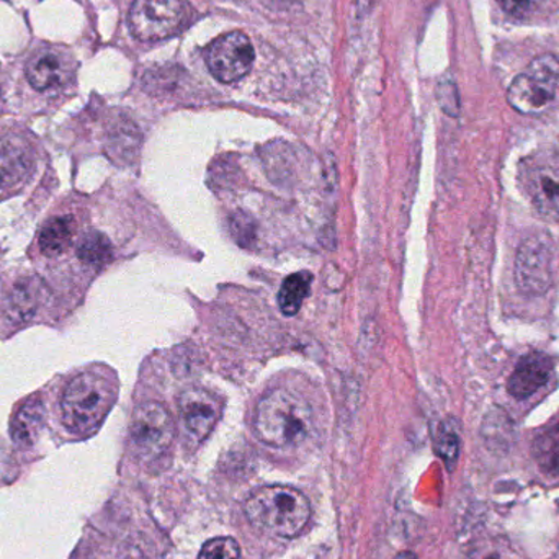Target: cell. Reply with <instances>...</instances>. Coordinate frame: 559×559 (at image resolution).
Returning a JSON list of instances; mask_svg holds the SVG:
<instances>
[{
	"mask_svg": "<svg viewBox=\"0 0 559 559\" xmlns=\"http://www.w3.org/2000/svg\"><path fill=\"white\" fill-rule=\"evenodd\" d=\"M311 429V406L296 391L275 388L259 401L254 430L269 447L292 449L305 442Z\"/></svg>",
	"mask_w": 559,
	"mask_h": 559,
	"instance_id": "obj_1",
	"label": "cell"
},
{
	"mask_svg": "<svg viewBox=\"0 0 559 559\" xmlns=\"http://www.w3.org/2000/svg\"><path fill=\"white\" fill-rule=\"evenodd\" d=\"M554 371L555 364L550 355L544 352H532L525 355L515 367L509 380V393L515 400H527L550 383Z\"/></svg>",
	"mask_w": 559,
	"mask_h": 559,
	"instance_id": "obj_10",
	"label": "cell"
},
{
	"mask_svg": "<svg viewBox=\"0 0 559 559\" xmlns=\"http://www.w3.org/2000/svg\"><path fill=\"white\" fill-rule=\"evenodd\" d=\"M74 226L69 218H55L45 226L39 236V249L48 258H58L71 246Z\"/></svg>",
	"mask_w": 559,
	"mask_h": 559,
	"instance_id": "obj_17",
	"label": "cell"
},
{
	"mask_svg": "<svg viewBox=\"0 0 559 559\" xmlns=\"http://www.w3.org/2000/svg\"><path fill=\"white\" fill-rule=\"evenodd\" d=\"M117 388L102 371H84L66 388L62 396V423L78 436H88L104 423L114 406Z\"/></svg>",
	"mask_w": 559,
	"mask_h": 559,
	"instance_id": "obj_3",
	"label": "cell"
},
{
	"mask_svg": "<svg viewBox=\"0 0 559 559\" xmlns=\"http://www.w3.org/2000/svg\"><path fill=\"white\" fill-rule=\"evenodd\" d=\"M35 293L36 288H33L32 283H23L19 289L13 292L12 311L19 312L22 318H26V316L32 314V312L35 311V306H33V301H35Z\"/></svg>",
	"mask_w": 559,
	"mask_h": 559,
	"instance_id": "obj_21",
	"label": "cell"
},
{
	"mask_svg": "<svg viewBox=\"0 0 559 559\" xmlns=\"http://www.w3.org/2000/svg\"><path fill=\"white\" fill-rule=\"evenodd\" d=\"M436 450L447 468L453 472L460 455L459 423L453 419L443 420L436 436Z\"/></svg>",
	"mask_w": 559,
	"mask_h": 559,
	"instance_id": "obj_18",
	"label": "cell"
},
{
	"mask_svg": "<svg viewBox=\"0 0 559 559\" xmlns=\"http://www.w3.org/2000/svg\"><path fill=\"white\" fill-rule=\"evenodd\" d=\"M558 85V59L554 55L538 56L512 81L508 91V102L519 114H540L557 97Z\"/></svg>",
	"mask_w": 559,
	"mask_h": 559,
	"instance_id": "obj_4",
	"label": "cell"
},
{
	"mask_svg": "<svg viewBox=\"0 0 559 559\" xmlns=\"http://www.w3.org/2000/svg\"><path fill=\"white\" fill-rule=\"evenodd\" d=\"M312 275L309 272H298L289 275L283 282L278 293V306L285 316L298 314L311 289Z\"/></svg>",
	"mask_w": 559,
	"mask_h": 559,
	"instance_id": "obj_16",
	"label": "cell"
},
{
	"mask_svg": "<svg viewBox=\"0 0 559 559\" xmlns=\"http://www.w3.org/2000/svg\"><path fill=\"white\" fill-rule=\"evenodd\" d=\"M489 559H499V558H489Z\"/></svg>",
	"mask_w": 559,
	"mask_h": 559,
	"instance_id": "obj_24",
	"label": "cell"
},
{
	"mask_svg": "<svg viewBox=\"0 0 559 559\" xmlns=\"http://www.w3.org/2000/svg\"><path fill=\"white\" fill-rule=\"evenodd\" d=\"M32 150L22 138L0 140V189H9L25 179L32 169Z\"/></svg>",
	"mask_w": 559,
	"mask_h": 559,
	"instance_id": "obj_12",
	"label": "cell"
},
{
	"mask_svg": "<svg viewBox=\"0 0 559 559\" xmlns=\"http://www.w3.org/2000/svg\"><path fill=\"white\" fill-rule=\"evenodd\" d=\"M249 522L265 534L293 538L311 518L308 498L292 486H267L246 502Z\"/></svg>",
	"mask_w": 559,
	"mask_h": 559,
	"instance_id": "obj_2",
	"label": "cell"
},
{
	"mask_svg": "<svg viewBox=\"0 0 559 559\" xmlns=\"http://www.w3.org/2000/svg\"><path fill=\"white\" fill-rule=\"evenodd\" d=\"M189 19L183 0H136L131 5L128 25L140 41H160L176 35Z\"/></svg>",
	"mask_w": 559,
	"mask_h": 559,
	"instance_id": "obj_6",
	"label": "cell"
},
{
	"mask_svg": "<svg viewBox=\"0 0 559 559\" xmlns=\"http://www.w3.org/2000/svg\"><path fill=\"white\" fill-rule=\"evenodd\" d=\"M254 59L251 39L241 32L219 36L206 51L210 72L223 84H233L248 75Z\"/></svg>",
	"mask_w": 559,
	"mask_h": 559,
	"instance_id": "obj_7",
	"label": "cell"
},
{
	"mask_svg": "<svg viewBox=\"0 0 559 559\" xmlns=\"http://www.w3.org/2000/svg\"><path fill=\"white\" fill-rule=\"evenodd\" d=\"M394 559H419V558H417L416 555L409 554V551H406V554L397 555V557Z\"/></svg>",
	"mask_w": 559,
	"mask_h": 559,
	"instance_id": "obj_23",
	"label": "cell"
},
{
	"mask_svg": "<svg viewBox=\"0 0 559 559\" xmlns=\"http://www.w3.org/2000/svg\"><path fill=\"white\" fill-rule=\"evenodd\" d=\"M174 442V420L169 411L156 401L141 404L133 413L130 443L134 455L154 462L166 455Z\"/></svg>",
	"mask_w": 559,
	"mask_h": 559,
	"instance_id": "obj_5",
	"label": "cell"
},
{
	"mask_svg": "<svg viewBox=\"0 0 559 559\" xmlns=\"http://www.w3.org/2000/svg\"><path fill=\"white\" fill-rule=\"evenodd\" d=\"M26 78L36 91L43 92L58 87L66 79L64 59L56 52H39L29 61Z\"/></svg>",
	"mask_w": 559,
	"mask_h": 559,
	"instance_id": "obj_14",
	"label": "cell"
},
{
	"mask_svg": "<svg viewBox=\"0 0 559 559\" xmlns=\"http://www.w3.org/2000/svg\"><path fill=\"white\" fill-rule=\"evenodd\" d=\"M45 404L39 397L26 401L12 420L13 442L22 447L33 445L45 426Z\"/></svg>",
	"mask_w": 559,
	"mask_h": 559,
	"instance_id": "obj_13",
	"label": "cell"
},
{
	"mask_svg": "<svg viewBox=\"0 0 559 559\" xmlns=\"http://www.w3.org/2000/svg\"><path fill=\"white\" fill-rule=\"evenodd\" d=\"M499 5L515 19H527L537 10L542 0H498Z\"/></svg>",
	"mask_w": 559,
	"mask_h": 559,
	"instance_id": "obj_22",
	"label": "cell"
},
{
	"mask_svg": "<svg viewBox=\"0 0 559 559\" xmlns=\"http://www.w3.org/2000/svg\"><path fill=\"white\" fill-rule=\"evenodd\" d=\"M79 259L84 264L88 265H104L110 261L111 245L104 235L100 233H88L79 242L78 248Z\"/></svg>",
	"mask_w": 559,
	"mask_h": 559,
	"instance_id": "obj_19",
	"label": "cell"
},
{
	"mask_svg": "<svg viewBox=\"0 0 559 559\" xmlns=\"http://www.w3.org/2000/svg\"><path fill=\"white\" fill-rule=\"evenodd\" d=\"M534 459L544 475L559 476V423L538 433L534 442Z\"/></svg>",
	"mask_w": 559,
	"mask_h": 559,
	"instance_id": "obj_15",
	"label": "cell"
},
{
	"mask_svg": "<svg viewBox=\"0 0 559 559\" xmlns=\"http://www.w3.org/2000/svg\"><path fill=\"white\" fill-rule=\"evenodd\" d=\"M519 288L528 295H544L554 282V251L548 239L532 236L519 249L515 261Z\"/></svg>",
	"mask_w": 559,
	"mask_h": 559,
	"instance_id": "obj_8",
	"label": "cell"
},
{
	"mask_svg": "<svg viewBox=\"0 0 559 559\" xmlns=\"http://www.w3.org/2000/svg\"><path fill=\"white\" fill-rule=\"evenodd\" d=\"M524 189L535 209L545 216H559V169L534 166L522 173Z\"/></svg>",
	"mask_w": 559,
	"mask_h": 559,
	"instance_id": "obj_11",
	"label": "cell"
},
{
	"mask_svg": "<svg viewBox=\"0 0 559 559\" xmlns=\"http://www.w3.org/2000/svg\"><path fill=\"white\" fill-rule=\"evenodd\" d=\"M199 559H241V548L233 538H213L202 548Z\"/></svg>",
	"mask_w": 559,
	"mask_h": 559,
	"instance_id": "obj_20",
	"label": "cell"
},
{
	"mask_svg": "<svg viewBox=\"0 0 559 559\" xmlns=\"http://www.w3.org/2000/svg\"><path fill=\"white\" fill-rule=\"evenodd\" d=\"M179 413L183 427L193 439L205 440L222 417V403L203 388H190L179 397Z\"/></svg>",
	"mask_w": 559,
	"mask_h": 559,
	"instance_id": "obj_9",
	"label": "cell"
}]
</instances>
